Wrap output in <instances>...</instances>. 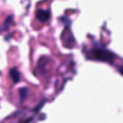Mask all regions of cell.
Instances as JSON below:
<instances>
[{
  "label": "cell",
  "mask_w": 123,
  "mask_h": 123,
  "mask_svg": "<svg viewBox=\"0 0 123 123\" xmlns=\"http://www.w3.org/2000/svg\"><path fill=\"white\" fill-rule=\"evenodd\" d=\"M92 54L96 60L103 62H112L115 57L114 54L110 51L102 49H93Z\"/></svg>",
  "instance_id": "1"
},
{
  "label": "cell",
  "mask_w": 123,
  "mask_h": 123,
  "mask_svg": "<svg viewBox=\"0 0 123 123\" xmlns=\"http://www.w3.org/2000/svg\"><path fill=\"white\" fill-rule=\"evenodd\" d=\"M36 16L40 22L44 23L48 21L50 17V13L49 11L44 10L43 9L38 10L36 12Z\"/></svg>",
  "instance_id": "2"
},
{
  "label": "cell",
  "mask_w": 123,
  "mask_h": 123,
  "mask_svg": "<svg viewBox=\"0 0 123 123\" xmlns=\"http://www.w3.org/2000/svg\"><path fill=\"white\" fill-rule=\"evenodd\" d=\"M10 75L14 84L20 81V73L16 68H12L10 70Z\"/></svg>",
  "instance_id": "3"
},
{
  "label": "cell",
  "mask_w": 123,
  "mask_h": 123,
  "mask_svg": "<svg viewBox=\"0 0 123 123\" xmlns=\"http://www.w3.org/2000/svg\"><path fill=\"white\" fill-rule=\"evenodd\" d=\"M19 94H20V99L21 102L24 101L27 97L28 88L26 87H22L19 90Z\"/></svg>",
  "instance_id": "4"
},
{
  "label": "cell",
  "mask_w": 123,
  "mask_h": 123,
  "mask_svg": "<svg viewBox=\"0 0 123 123\" xmlns=\"http://www.w3.org/2000/svg\"><path fill=\"white\" fill-rule=\"evenodd\" d=\"M12 19H13L12 17H8V18L6 19V22H5L4 23V25L3 26L4 30H6V29L8 27V26H9V25L10 24V23L12 22Z\"/></svg>",
  "instance_id": "5"
},
{
  "label": "cell",
  "mask_w": 123,
  "mask_h": 123,
  "mask_svg": "<svg viewBox=\"0 0 123 123\" xmlns=\"http://www.w3.org/2000/svg\"><path fill=\"white\" fill-rule=\"evenodd\" d=\"M120 72L123 75V67H121V68H120Z\"/></svg>",
  "instance_id": "6"
}]
</instances>
